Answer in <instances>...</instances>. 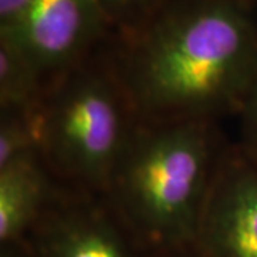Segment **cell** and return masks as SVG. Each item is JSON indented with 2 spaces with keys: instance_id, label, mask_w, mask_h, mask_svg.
Masks as SVG:
<instances>
[{
  "instance_id": "1",
  "label": "cell",
  "mask_w": 257,
  "mask_h": 257,
  "mask_svg": "<svg viewBox=\"0 0 257 257\" xmlns=\"http://www.w3.org/2000/svg\"><path fill=\"white\" fill-rule=\"evenodd\" d=\"M143 121L237 114L257 77V8L244 0H167L143 29L110 40Z\"/></svg>"
},
{
  "instance_id": "2",
  "label": "cell",
  "mask_w": 257,
  "mask_h": 257,
  "mask_svg": "<svg viewBox=\"0 0 257 257\" xmlns=\"http://www.w3.org/2000/svg\"><path fill=\"white\" fill-rule=\"evenodd\" d=\"M224 149L214 121L140 120L101 196L155 253L192 244Z\"/></svg>"
},
{
  "instance_id": "3",
  "label": "cell",
  "mask_w": 257,
  "mask_h": 257,
  "mask_svg": "<svg viewBox=\"0 0 257 257\" xmlns=\"http://www.w3.org/2000/svg\"><path fill=\"white\" fill-rule=\"evenodd\" d=\"M110 40L49 83L37 109L40 157L57 183L76 192H106L140 123Z\"/></svg>"
},
{
  "instance_id": "4",
  "label": "cell",
  "mask_w": 257,
  "mask_h": 257,
  "mask_svg": "<svg viewBox=\"0 0 257 257\" xmlns=\"http://www.w3.org/2000/svg\"><path fill=\"white\" fill-rule=\"evenodd\" d=\"M30 257H156L101 194L62 186L23 241Z\"/></svg>"
},
{
  "instance_id": "5",
  "label": "cell",
  "mask_w": 257,
  "mask_h": 257,
  "mask_svg": "<svg viewBox=\"0 0 257 257\" xmlns=\"http://www.w3.org/2000/svg\"><path fill=\"white\" fill-rule=\"evenodd\" d=\"M9 37L47 84L113 39L96 0H35Z\"/></svg>"
},
{
  "instance_id": "6",
  "label": "cell",
  "mask_w": 257,
  "mask_h": 257,
  "mask_svg": "<svg viewBox=\"0 0 257 257\" xmlns=\"http://www.w3.org/2000/svg\"><path fill=\"white\" fill-rule=\"evenodd\" d=\"M192 244L203 257H257V167L239 147L221 153Z\"/></svg>"
},
{
  "instance_id": "7",
  "label": "cell",
  "mask_w": 257,
  "mask_h": 257,
  "mask_svg": "<svg viewBox=\"0 0 257 257\" xmlns=\"http://www.w3.org/2000/svg\"><path fill=\"white\" fill-rule=\"evenodd\" d=\"M62 186L40 156L0 169V246L23 243Z\"/></svg>"
},
{
  "instance_id": "8",
  "label": "cell",
  "mask_w": 257,
  "mask_h": 257,
  "mask_svg": "<svg viewBox=\"0 0 257 257\" xmlns=\"http://www.w3.org/2000/svg\"><path fill=\"white\" fill-rule=\"evenodd\" d=\"M45 90L36 66L9 37L0 35V110H36Z\"/></svg>"
},
{
  "instance_id": "9",
  "label": "cell",
  "mask_w": 257,
  "mask_h": 257,
  "mask_svg": "<svg viewBox=\"0 0 257 257\" xmlns=\"http://www.w3.org/2000/svg\"><path fill=\"white\" fill-rule=\"evenodd\" d=\"M37 109L0 110V169L28 157L40 156Z\"/></svg>"
},
{
  "instance_id": "10",
  "label": "cell",
  "mask_w": 257,
  "mask_h": 257,
  "mask_svg": "<svg viewBox=\"0 0 257 257\" xmlns=\"http://www.w3.org/2000/svg\"><path fill=\"white\" fill-rule=\"evenodd\" d=\"M109 23L113 39L121 40L143 29L167 0H96Z\"/></svg>"
},
{
  "instance_id": "11",
  "label": "cell",
  "mask_w": 257,
  "mask_h": 257,
  "mask_svg": "<svg viewBox=\"0 0 257 257\" xmlns=\"http://www.w3.org/2000/svg\"><path fill=\"white\" fill-rule=\"evenodd\" d=\"M240 116V152L257 167V77L237 113Z\"/></svg>"
},
{
  "instance_id": "12",
  "label": "cell",
  "mask_w": 257,
  "mask_h": 257,
  "mask_svg": "<svg viewBox=\"0 0 257 257\" xmlns=\"http://www.w3.org/2000/svg\"><path fill=\"white\" fill-rule=\"evenodd\" d=\"M33 3L35 0H0V32L18 28Z\"/></svg>"
},
{
  "instance_id": "13",
  "label": "cell",
  "mask_w": 257,
  "mask_h": 257,
  "mask_svg": "<svg viewBox=\"0 0 257 257\" xmlns=\"http://www.w3.org/2000/svg\"><path fill=\"white\" fill-rule=\"evenodd\" d=\"M156 257H203L197 248L193 244H187L183 247L172 248V250H166V251H160L157 253Z\"/></svg>"
},
{
  "instance_id": "14",
  "label": "cell",
  "mask_w": 257,
  "mask_h": 257,
  "mask_svg": "<svg viewBox=\"0 0 257 257\" xmlns=\"http://www.w3.org/2000/svg\"><path fill=\"white\" fill-rule=\"evenodd\" d=\"M0 257H30L25 243L0 246Z\"/></svg>"
},
{
  "instance_id": "15",
  "label": "cell",
  "mask_w": 257,
  "mask_h": 257,
  "mask_svg": "<svg viewBox=\"0 0 257 257\" xmlns=\"http://www.w3.org/2000/svg\"><path fill=\"white\" fill-rule=\"evenodd\" d=\"M244 2H247V3H250V5H253V6L257 8V0H244Z\"/></svg>"
}]
</instances>
